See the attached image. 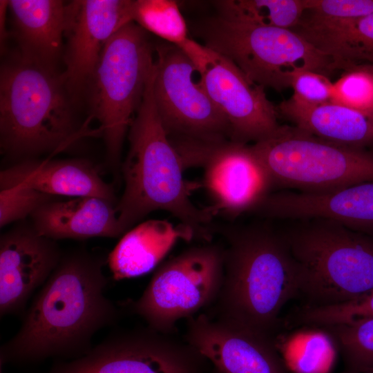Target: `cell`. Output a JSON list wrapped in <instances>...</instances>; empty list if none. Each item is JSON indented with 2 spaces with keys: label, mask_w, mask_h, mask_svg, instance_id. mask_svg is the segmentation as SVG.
Instances as JSON below:
<instances>
[{
  "label": "cell",
  "mask_w": 373,
  "mask_h": 373,
  "mask_svg": "<svg viewBox=\"0 0 373 373\" xmlns=\"http://www.w3.org/2000/svg\"><path fill=\"white\" fill-rule=\"evenodd\" d=\"M332 102L362 112H373V75L355 66L333 83Z\"/></svg>",
  "instance_id": "obj_27"
},
{
  "label": "cell",
  "mask_w": 373,
  "mask_h": 373,
  "mask_svg": "<svg viewBox=\"0 0 373 373\" xmlns=\"http://www.w3.org/2000/svg\"><path fill=\"white\" fill-rule=\"evenodd\" d=\"M155 66L141 105L131 124L128 151L122 165L124 189L115 206L124 235L151 212H169L189 227L195 238L209 242L216 212L191 200L180 156L171 142L153 97Z\"/></svg>",
  "instance_id": "obj_3"
},
{
  "label": "cell",
  "mask_w": 373,
  "mask_h": 373,
  "mask_svg": "<svg viewBox=\"0 0 373 373\" xmlns=\"http://www.w3.org/2000/svg\"><path fill=\"white\" fill-rule=\"evenodd\" d=\"M0 21H1V42L4 45L8 32L6 30V14L8 10V1H1L0 3Z\"/></svg>",
  "instance_id": "obj_31"
},
{
  "label": "cell",
  "mask_w": 373,
  "mask_h": 373,
  "mask_svg": "<svg viewBox=\"0 0 373 373\" xmlns=\"http://www.w3.org/2000/svg\"><path fill=\"white\" fill-rule=\"evenodd\" d=\"M117 203L97 197L51 200L31 215V225L50 239H87L123 236L115 211Z\"/></svg>",
  "instance_id": "obj_19"
},
{
  "label": "cell",
  "mask_w": 373,
  "mask_h": 373,
  "mask_svg": "<svg viewBox=\"0 0 373 373\" xmlns=\"http://www.w3.org/2000/svg\"><path fill=\"white\" fill-rule=\"evenodd\" d=\"M276 107L279 117L324 140L361 149L373 144V112H362L332 102L307 105L291 97Z\"/></svg>",
  "instance_id": "obj_20"
},
{
  "label": "cell",
  "mask_w": 373,
  "mask_h": 373,
  "mask_svg": "<svg viewBox=\"0 0 373 373\" xmlns=\"http://www.w3.org/2000/svg\"><path fill=\"white\" fill-rule=\"evenodd\" d=\"M272 219H325L358 232L373 231V182L323 192L269 194L251 212Z\"/></svg>",
  "instance_id": "obj_16"
},
{
  "label": "cell",
  "mask_w": 373,
  "mask_h": 373,
  "mask_svg": "<svg viewBox=\"0 0 373 373\" xmlns=\"http://www.w3.org/2000/svg\"><path fill=\"white\" fill-rule=\"evenodd\" d=\"M155 51L153 97L171 142L229 140L225 118L183 50L163 41L155 46Z\"/></svg>",
  "instance_id": "obj_10"
},
{
  "label": "cell",
  "mask_w": 373,
  "mask_h": 373,
  "mask_svg": "<svg viewBox=\"0 0 373 373\" xmlns=\"http://www.w3.org/2000/svg\"><path fill=\"white\" fill-rule=\"evenodd\" d=\"M222 276V245L208 242L193 246L162 264L128 309L148 327L174 334L179 321L213 305Z\"/></svg>",
  "instance_id": "obj_9"
},
{
  "label": "cell",
  "mask_w": 373,
  "mask_h": 373,
  "mask_svg": "<svg viewBox=\"0 0 373 373\" xmlns=\"http://www.w3.org/2000/svg\"><path fill=\"white\" fill-rule=\"evenodd\" d=\"M132 0L70 1L61 74L73 97L89 86L102 51L119 29L133 22Z\"/></svg>",
  "instance_id": "obj_13"
},
{
  "label": "cell",
  "mask_w": 373,
  "mask_h": 373,
  "mask_svg": "<svg viewBox=\"0 0 373 373\" xmlns=\"http://www.w3.org/2000/svg\"><path fill=\"white\" fill-rule=\"evenodd\" d=\"M133 21L163 41L181 46L191 37L178 3L172 0H134Z\"/></svg>",
  "instance_id": "obj_25"
},
{
  "label": "cell",
  "mask_w": 373,
  "mask_h": 373,
  "mask_svg": "<svg viewBox=\"0 0 373 373\" xmlns=\"http://www.w3.org/2000/svg\"><path fill=\"white\" fill-rule=\"evenodd\" d=\"M195 237L188 227L164 220L144 221L126 232L107 258L115 280L142 276L151 271L180 240Z\"/></svg>",
  "instance_id": "obj_21"
},
{
  "label": "cell",
  "mask_w": 373,
  "mask_h": 373,
  "mask_svg": "<svg viewBox=\"0 0 373 373\" xmlns=\"http://www.w3.org/2000/svg\"><path fill=\"white\" fill-rule=\"evenodd\" d=\"M155 46L135 22L105 46L89 84L92 116L99 127L110 164L120 163L123 142L143 99L155 64Z\"/></svg>",
  "instance_id": "obj_7"
},
{
  "label": "cell",
  "mask_w": 373,
  "mask_h": 373,
  "mask_svg": "<svg viewBox=\"0 0 373 373\" xmlns=\"http://www.w3.org/2000/svg\"><path fill=\"white\" fill-rule=\"evenodd\" d=\"M63 254L32 226H17L0 238V315L24 314L31 295L48 279Z\"/></svg>",
  "instance_id": "obj_15"
},
{
  "label": "cell",
  "mask_w": 373,
  "mask_h": 373,
  "mask_svg": "<svg viewBox=\"0 0 373 373\" xmlns=\"http://www.w3.org/2000/svg\"><path fill=\"white\" fill-rule=\"evenodd\" d=\"M69 93L55 69L30 63L19 55L0 73V143L19 161L64 150L85 130L77 124Z\"/></svg>",
  "instance_id": "obj_4"
},
{
  "label": "cell",
  "mask_w": 373,
  "mask_h": 373,
  "mask_svg": "<svg viewBox=\"0 0 373 373\" xmlns=\"http://www.w3.org/2000/svg\"><path fill=\"white\" fill-rule=\"evenodd\" d=\"M224 241L223 276L207 314L278 338L283 307L299 297L300 269L280 230L265 224H214Z\"/></svg>",
  "instance_id": "obj_2"
},
{
  "label": "cell",
  "mask_w": 373,
  "mask_h": 373,
  "mask_svg": "<svg viewBox=\"0 0 373 373\" xmlns=\"http://www.w3.org/2000/svg\"><path fill=\"white\" fill-rule=\"evenodd\" d=\"M354 66L359 68L367 70V71H368L369 73H370L371 74L373 75V65H371V64H358V65H354Z\"/></svg>",
  "instance_id": "obj_32"
},
{
  "label": "cell",
  "mask_w": 373,
  "mask_h": 373,
  "mask_svg": "<svg viewBox=\"0 0 373 373\" xmlns=\"http://www.w3.org/2000/svg\"><path fill=\"white\" fill-rule=\"evenodd\" d=\"M17 54L23 59L55 69L64 46L70 2L59 0H10Z\"/></svg>",
  "instance_id": "obj_18"
},
{
  "label": "cell",
  "mask_w": 373,
  "mask_h": 373,
  "mask_svg": "<svg viewBox=\"0 0 373 373\" xmlns=\"http://www.w3.org/2000/svg\"><path fill=\"white\" fill-rule=\"evenodd\" d=\"M57 197L19 185L0 190L1 228L31 215Z\"/></svg>",
  "instance_id": "obj_28"
},
{
  "label": "cell",
  "mask_w": 373,
  "mask_h": 373,
  "mask_svg": "<svg viewBox=\"0 0 373 373\" xmlns=\"http://www.w3.org/2000/svg\"><path fill=\"white\" fill-rule=\"evenodd\" d=\"M292 30L330 56L339 70L359 63L373 65V12L347 20L299 23Z\"/></svg>",
  "instance_id": "obj_22"
},
{
  "label": "cell",
  "mask_w": 373,
  "mask_h": 373,
  "mask_svg": "<svg viewBox=\"0 0 373 373\" xmlns=\"http://www.w3.org/2000/svg\"><path fill=\"white\" fill-rule=\"evenodd\" d=\"M179 47L197 68L209 96L225 118L230 140L254 144L280 126L277 107L265 88L232 61L191 38Z\"/></svg>",
  "instance_id": "obj_12"
},
{
  "label": "cell",
  "mask_w": 373,
  "mask_h": 373,
  "mask_svg": "<svg viewBox=\"0 0 373 373\" xmlns=\"http://www.w3.org/2000/svg\"><path fill=\"white\" fill-rule=\"evenodd\" d=\"M104 258L85 249L63 254L23 315L17 334L0 348V364L28 365L49 358L68 361L88 353L101 329L120 318L104 294Z\"/></svg>",
  "instance_id": "obj_1"
},
{
  "label": "cell",
  "mask_w": 373,
  "mask_h": 373,
  "mask_svg": "<svg viewBox=\"0 0 373 373\" xmlns=\"http://www.w3.org/2000/svg\"><path fill=\"white\" fill-rule=\"evenodd\" d=\"M184 169L203 170L204 186L217 213L236 218L251 213L274 188L265 166L250 144L229 140L173 144Z\"/></svg>",
  "instance_id": "obj_11"
},
{
  "label": "cell",
  "mask_w": 373,
  "mask_h": 373,
  "mask_svg": "<svg viewBox=\"0 0 373 373\" xmlns=\"http://www.w3.org/2000/svg\"><path fill=\"white\" fill-rule=\"evenodd\" d=\"M373 318V290L356 299L342 303L311 306L301 305L283 317L287 328L315 327L347 323L355 320Z\"/></svg>",
  "instance_id": "obj_26"
},
{
  "label": "cell",
  "mask_w": 373,
  "mask_h": 373,
  "mask_svg": "<svg viewBox=\"0 0 373 373\" xmlns=\"http://www.w3.org/2000/svg\"><path fill=\"white\" fill-rule=\"evenodd\" d=\"M19 185L57 198L90 196L117 202L112 186L84 160L28 159L1 171V190Z\"/></svg>",
  "instance_id": "obj_17"
},
{
  "label": "cell",
  "mask_w": 373,
  "mask_h": 373,
  "mask_svg": "<svg viewBox=\"0 0 373 373\" xmlns=\"http://www.w3.org/2000/svg\"><path fill=\"white\" fill-rule=\"evenodd\" d=\"M294 221L280 231L299 266L303 305L342 303L373 290V238L333 220Z\"/></svg>",
  "instance_id": "obj_5"
},
{
  "label": "cell",
  "mask_w": 373,
  "mask_h": 373,
  "mask_svg": "<svg viewBox=\"0 0 373 373\" xmlns=\"http://www.w3.org/2000/svg\"><path fill=\"white\" fill-rule=\"evenodd\" d=\"M218 373H287L278 338L202 313L187 319L183 338Z\"/></svg>",
  "instance_id": "obj_14"
},
{
  "label": "cell",
  "mask_w": 373,
  "mask_h": 373,
  "mask_svg": "<svg viewBox=\"0 0 373 373\" xmlns=\"http://www.w3.org/2000/svg\"><path fill=\"white\" fill-rule=\"evenodd\" d=\"M373 12V0H306L299 22L316 23L362 17Z\"/></svg>",
  "instance_id": "obj_29"
},
{
  "label": "cell",
  "mask_w": 373,
  "mask_h": 373,
  "mask_svg": "<svg viewBox=\"0 0 373 373\" xmlns=\"http://www.w3.org/2000/svg\"><path fill=\"white\" fill-rule=\"evenodd\" d=\"M218 15L292 30L306 8V0H222L213 1Z\"/></svg>",
  "instance_id": "obj_23"
},
{
  "label": "cell",
  "mask_w": 373,
  "mask_h": 373,
  "mask_svg": "<svg viewBox=\"0 0 373 373\" xmlns=\"http://www.w3.org/2000/svg\"><path fill=\"white\" fill-rule=\"evenodd\" d=\"M291 97L307 105H319L332 102L333 83L328 77L311 70H300L293 73Z\"/></svg>",
  "instance_id": "obj_30"
},
{
  "label": "cell",
  "mask_w": 373,
  "mask_h": 373,
  "mask_svg": "<svg viewBox=\"0 0 373 373\" xmlns=\"http://www.w3.org/2000/svg\"><path fill=\"white\" fill-rule=\"evenodd\" d=\"M250 146L274 187L315 193L373 182V154L324 140L295 126L280 125Z\"/></svg>",
  "instance_id": "obj_8"
},
{
  "label": "cell",
  "mask_w": 373,
  "mask_h": 373,
  "mask_svg": "<svg viewBox=\"0 0 373 373\" xmlns=\"http://www.w3.org/2000/svg\"><path fill=\"white\" fill-rule=\"evenodd\" d=\"M213 370H214V369H213ZM205 373H211V372H209V370H208V371L206 372ZM212 373H218V372L214 370H213V372H212Z\"/></svg>",
  "instance_id": "obj_33"
},
{
  "label": "cell",
  "mask_w": 373,
  "mask_h": 373,
  "mask_svg": "<svg viewBox=\"0 0 373 373\" xmlns=\"http://www.w3.org/2000/svg\"><path fill=\"white\" fill-rule=\"evenodd\" d=\"M341 352L342 373L373 370V318L321 327Z\"/></svg>",
  "instance_id": "obj_24"
},
{
  "label": "cell",
  "mask_w": 373,
  "mask_h": 373,
  "mask_svg": "<svg viewBox=\"0 0 373 373\" xmlns=\"http://www.w3.org/2000/svg\"><path fill=\"white\" fill-rule=\"evenodd\" d=\"M203 45L232 61L255 84L282 91L297 70L325 76L338 70L336 61L292 30L217 15L194 25Z\"/></svg>",
  "instance_id": "obj_6"
}]
</instances>
